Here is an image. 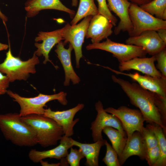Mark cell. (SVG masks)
Instances as JSON below:
<instances>
[{
  "label": "cell",
  "instance_id": "8",
  "mask_svg": "<svg viewBox=\"0 0 166 166\" xmlns=\"http://www.w3.org/2000/svg\"><path fill=\"white\" fill-rule=\"evenodd\" d=\"M105 110L120 120L126 133L127 139L136 131L141 132L145 119L140 110L131 109L124 106H120L117 109L110 107Z\"/></svg>",
  "mask_w": 166,
  "mask_h": 166
},
{
  "label": "cell",
  "instance_id": "15",
  "mask_svg": "<svg viewBox=\"0 0 166 166\" xmlns=\"http://www.w3.org/2000/svg\"><path fill=\"white\" fill-rule=\"evenodd\" d=\"M113 26L110 20L98 14L93 16L91 18L85 37L91 38L92 43H99L112 34Z\"/></svg>",
  "mask_w": 166,
  "mask_h": 166
},
{
  "label": "cell",
  "instance_id": "18",
  "mask_svg": "<svg viewBox=\"0 0 166 166\" xmlns=\"http://www.w3.org/2000/svg\"><path fill=\"white\" fill-rule=\"evenodd\" d=\"M70 137L64 135L60 140V144L50 150L40 151L31 149L28 154L29 159L34 163H38L47 158L61 160L66 157L68 149L73 146Z\"/></svg>",
  "mask_w": 166,
  "mask_h": 166
},
{
  "label": "cell",
  "instance_id": "32",
  "mask_svg": "<svg viewBox=\"0 0 166 166\" xmlns=\"http://www.w3.org/2000/svg\"><path fill=\"white\" fill-rule=\"evenodd\" d=\"M160 151L158 146L147 149L145 160L150 166H154L159 159Z\"/></svg>",
  "mask_w": 166,
  "mask_h": 166
},
{
  "label": "cell",
  "instance_id": "25",
  "mask_svg": "<svg viewBox=\"0 0 166 166\" xmlns=\"http://www.w3.org/2000/svg\"><path fill=\"white\" fill-rule=\"evenodd\" d=\"M98 14L94 0H80L77 11L70 22L71 25L77 24L82 18L87 16H93Z\"/></svg>",
  "mask_w": 166,
  "mask_h": 166
},
{
  "label": "cell",
  "instance_id": "22",
  "mask_svg": "<svg viewBox=\"0 0 166 166\" xmlns=\"http://www.w3.org/2000/svg\"><path fill=\"white\" fill-rule=\"evenodd\" d=\"M73 146L81 149L86 158L85 165L87 166H98L99 156L101 147L105 145V140H100L90 144L82 143L70 137Z\"/></svg>",
  "mask_w": 166,
  "mask_h": 166
},
{
  "label": "cell",
  "instance_id": "1",
  "mask_svg": "<svg viewBox=\"0 0 166 166\" xmlns=\"http://www.w3.org/2000/svg\"><path fill=\"white\" fill-rule=\"evenodd\" d=\"M112 79L118 84L129 98L130 103L138 108L143 115L145 121L154 123L162 128L166 135V128L162 123L160 111L156 105L155 93L146 90L138 83L128 81L112 75Z\"/></svg>",
  "mask_w": 166,
  "mask_h": 166
},
{
  "label": "cell",
  "instance_id": "21",
  "mask_svg": "<svg viewBox=\"0 0 166 166\" xmlns=\"http://www.w3.org/2000/svg\"><path fill=\"white\" fill-rule=\"evenodd\" d=\"M25 9L29 18L37 15L39 12L45 9H53L64 11L68 13L71 18L75 12L64 5L60 0H28L25 3Z\"/></svg>",
  "mask_w": 166,
  "mask_h": 166
},
{
  "label": "cell",
  "instance_id": "19",
  "mask_svg": "<svg viewBox=\"0 0 166 166\" xmlns=\"http://www.w3.org/2000/svg\"><path fill=\"white\" fill-rule=\"evenodd\" d=\"M107 0V5L110 11L115 13L120 19L117 26L114 30L115 34L117 35L121 31H127L129 34L132 29L128 13L131 3L128 0Z\"/></svg>",
  "mask_w": 166,
  "mask_h": 166
},
{
  "label": "cell",
  "instance_id": "34",
  "mask_svg": "<svg viewBox=\"0 0 166 166\" xmlns=\"http://www.w3.org/2000/svg\"><path fill=\"white\" fill-rule=\"evenodd\" d=\"M156 31L160 38L166 43V28L160 29Z\"/></svg>",
  "mask_w": 166,
  "mask_h": 166
},
{
  "label": "cell",
  "instance_id": "27",
  "mask_svg": "<svg viewBox=\"0 0 166 166\" xmlns=\"http://www.w3.org/2000/svg\"><path fill=\"white\" fill-rule=\"evenodd\" d=\"M105 145L106 146V151L103 161L107 166H120L117 152L105 140Z\"/></svg>",
  "mask_w": 166,
  "mask_h": 166
},
{
  "label": "cell",
  "instance_id": "37",
  "mask_svg": "<svg viewBox=\"0 0 166 166\" xmlns=\"http://www.w3.org/2000/svg\"><path fill=\"white\" fill-rule=\"evenodd\" d=\"M0 18L1 19L3 22L5 23L7 21L8 18L0 10Z\"/></svg>",
  "mask_w": 166,
  "mask_h": 166
},
{
  "label": "cell",
  "instance_id": "23",
  "mask_svg": "<svg viewBox=\"0 0 166 166\" xmlns=\"http://www.w3.org/2000/svg\"><path fill=\"white\" fill-rule=\"evenodd\" d=\"M111 141L112 147L117 152L118 157L121 154L126 144L127 136L119 131L111 127H106L102 130Z\"/></svg>",
  "mask_w": 166,
  "mask_h": 166
},
{
  "label": "cell",
  "instance_id": "28",
  "mask_svg": "<svg viewBox=\"0 0 166 166\" xmlns=\"http://www.w3.org/2000/svg\"><path fill=\"white\" fill-rule=\"evenodd\" d=\"M141 133L147 148H152L158 145V140L156 134L148 126L143 127Z\"/></svg>",
  "mask_w": 166,
  "mask_h": 166
},
{
  "label": "cell",
  "instance_id": "12",
  "mask_svg": "<svg viewBox=\"0 0 166 166\" xmlns=\"http://www.w3.org/2000/svg\"><path fill=\"white\" fill-rule=\"evenodd\" d=\"M84 107L83 104L80 103L72 109L61 111H54L49 108L45 109L43 115L53 120L62 127L64 135L70 137L73 135L74 127L79 119L73 120L74 117Z\"/></svg>",
  "mask_w": 166,
  "mask_h": 166
},
{
  "label": "cell",
  "instance_id": "10",
  "mask_svg": "<svg viewBox=\"0 0 166 166\" xmlns=\"http://www.w3.org/2000/svg\"><path fill=\"white\" fill-rule=\"evenodd\" d=\"M69 23H67L63 27L52 31L45 32H39L37 36L35 39V42L42 41L41 43L35 42L34 44L37 49L34 52L38 56H43L45 60L43 62L44 64H46L47 62H51L55 68H57L49 59V53L51 49L57 44L62 40H64L65 34L70 27Z\"/></svg>",
  "mask_w": 166,
  "mask_h": 166
},
{
  "label": "cell",
  "instance_id": "36",
  "mask_svg": "<svg viewBox=\"0 0 166 166\" xmlns=\"http://www.w3.org/2000/svg\"><path fill=\"white\" fill-rule=\"evenodd\" d=\"M42 166H58L60 165V163H58L56 164H49L47 162H45L43 160H41L40 162Z\"/></svg>",
  "mask_w": 166,
  "mask_h": 166
},
{
  "label": "cell",
  "instance_id": "38",
  "mask_svg": "<svg viewBox=\"0 0 166 166\" xmlns=\"http://www.w3.org/2000/svg\"><path fill=\"white\" fill-rule=\"evenodd\" d=\"M9 48V45L5 44L0 42V51L7 49Z\"/></svg>",
  "mask_w": 166,
  "mask_h": 166
},
{
  "label": "cell",
  "instance_id": "6",
  "mask_svg": "<svg viewBox=\"0 0 166 166\" xmlns=\"http://www.w3.org/2000/svg\"><path fill=\"white\" fill-rule=\"evenodd\" d=\"M128 13L132 26V30L129 34L130 37L138 36L147 30L157 31L166 28V20L154 16L136 4L131 3Z\"/></svg>",
  "mask_w": 166,
  "mask_h": 166
},
{
  "label": "cell",
  "instance_id": "16",
  "mask_svg": "<svg viewBox=\"0 0 166 166\" xmlns=\"http://www.w3.org/2000/svg\"><path fill=\"white\" fill-rule=\"evenodd\" d=\"M156 59L155 55L150 57H136L126 61L120 63L119 71H129L135 70L145 75L160 78L162 77L160 72L155 65Z\"/></svg>",
  "mask_w": 166,
  "mask_h": 166
},
{
  "label": "cell",
  "instance_id": "17",
  "mask_svg": "<svg viewBox=\"0 0 166 166\" xmlns=\"http://www.w3.org/2000/svg\"><path fill=\"white\" fill-rule=\"evenodd\" d=\"M147 149L141 133L138 131L134 132L129 138L127 139L125 146L118 157L120 166L132 156H137L141 160H145Z\"/></svg>",
  "mask_w": 166,
  "mask_h": 166
},
{
  "label": "cell",
  "instance_id": "14",
  "mask_svg": "<svg viewBox=\"0 0 166 166\" xmlns=\"http://www.w3.org/2000/svg\"><path fill=\"white\" fill-rule=\"evenodd\" d=\"M103 67L117 74L128 76L136 81L143 88L166 98V78L163 77L156 78L146 75H142L137 72L134 73H125L113 69L108 67Z\"/></svg>",
  "mask_w": 166,
  "mask_h": 166
},
{
  "label": "cell",
  "instance_id": "35",
  "mask_svg": "<svg viewBox=\"0 0 166 166\" xmlns=\"http://www.w3.org/2000/svg\"><path fill=\"white\" fill-rule=\"evenodd\" d=\"M132 3L136 4L139 6L148 3L152 0H128Z\"/></svg>",
  "mask_w": 166,
  "mask_h": 166
},
{
  "label": "cell",
  "instance_id": "33",
  "mask_svg": "<svg viewBox=\"0 0 166 166\" xmlns=\"http://www.w3.org/2000/svg\"><path fill=\"white\" fill-rule=\"evenodd\" d=\"M10 82L8 77L0 72V95L6 93Z\"/></svg>",
  "mask_w": 166,
  "mask_h": 166
},
{
  "label": "cell",
  "instance_id": "5",
  "mask_svg": "<svg viewBox=\"0 0 166 166\" xmlns=\"http://www.w3.org/2000/svg\"><path fill=\"white\" fill-rule=\"evenodd\" d=\"M6 93L19 105L20 108L19 114L21 117L32 114L43 115L46 104L53 100H57L64 105L67 104V94L63 92L52 95L39 93L33 97H22L10 90H7Z\"/></svg>",
  "mask_w": 166,
  "mask_h": 166
},
{
  "label": "cell",
  "instance_id": "31",
  "mask_svg": "<svg viewBox=\"0 0 166 166\" xmlns=\"http://www.w3.org/2000/svg\"><path fill=\"white\" fill-rule=\"evenodd\" d=\"M157 62V68L162 76L166 78V49L164 48L155 55Z\"/></svg>",
  "mask_w": 166,
  "mask_h": 166
},
{
  "label": "cell",
  "instance_id": "29",
  "mask_svg": "<svg viewBox=\"0 0 166 166\" xmlns=\"http://www.w3.org/2000/svg\"><path fill=\"white\" fill-rule=\"evenodd\" d=\"M97 1L98 4L97 8L99 14L106 17L110 21L113 26H116L117 19L111 13L108 8L106 0Z\"/></svg>",
  "mask_w": 166,
  "mask_h": 166
},
{
  "label": "cell",
  "instance_id": "26",
  "mask_svg": "<svg viewBox=\"0 0 166 166\" xmlns=\"http://www.w3.org/2000/svg\"><path fill=\"white\" fill-rule=\"evenodd\" d=\"M143 10L158 18L166 19V0H152L140 6Z\"/></svg>",
  "mask_w": 166,
  "mask_h": 166
},
{
  "label": "cell",
  "instance_id": "2",
  "mask_svg": "<svg viewBox=\"0 0 166 166\" xmlns=\"http://www.w3.org/2000/svg\"><path fill=\"white\" fill-rule=\"evenodd\" d=\"M0 129L5 138L16 145L30 147L38 144L34 131L19 113L0 114Z\"/></svg>",
  "mask_w": 166,
  "mask_h": 166
},
{
  "label": "cell",
  "instance_id": "9",
  "mask_svg": "<svg viewBox=\"0 0 166 166\" xmlns=\"http://www.w3.org/2000/svg\"><path fill=\"white\" fill-rule=\"evenodd\" d=\"M95 107L97 114L95 120L92 122L90 127L94 142L103 139L102 135V130L108 126L118 130L124 136H127L120 120L115 115L106 112L101 101H98L95 103Z\"/></svg>",
  "mask_w": 166,
  "mask_h": 166
},
{
  "label": "cell",
  "instance_id": "3",
  "mask_svg": "<svg viewBox=\"0 0 166 166\" xmlns=\"http://www.w3.org/2000/svg\"><path fill=\"white\" fill-rule=\"evenodd\" d=\"M21 118L32 128L38 144L44 148L57 145L64 135L59 125L43 115L32 114L21 117Z\"/></svg>",
  "mask_w": 166,
  "mask_h": 166
},
{
  "label": "cell",
  "instance_id": "30",
  "mask_svg": "<svg viewBox=\"0 0 166 166\" xmlns=\"http://www.w3.org/2000/svg\"><path fill=\"white\" fill-rule=\"evenodd\" d=\"M84 157L81 149H74L72 147L70 148L69 153L66 157L67 163L71 166H79L80 160Z\"/></svg>",
  "mask_w": 166,
  "mask_h": 166
},
{
  "label": "cell",
  "instance_id": "39",
  "mask_svg": "<svg viewBox=\"0 0 166 166\" xmlns=\"http://www.w3.org/2000/svg\"><path fill=\"white\" fill-rule=\"evenodd\" d=\"M72 6H73L76 7L78 4V0H72Z\"/></svg>",
  "mask_w": 166,
  "mask_h": 166
},
{
  "label": "cell",
  "instance_id": "11",
  "mask_svg": "<svg viewBox=\"0 0 166 166\" xmlns=\"http://www.w3.org/2000/svg\"><path fill=\"white\" fill-rule=\"evenodd\" d=\"M92 17L91 15L87 16L79 23L71 25L65 36L63 43L65 45L69 42L72 46L75 52L76 66L77 68L80 67V60L82 57V45Z\"/></svg>",
  "mask_w": 166,
  "mask_h": 166
},
{
  "label": "cell",
  "instance_id": "20",
  "mask_svg": "<svg viewBox=\"0 0 166 166\" xmlns=\"http://www.w3.org/2000/svg\"><path fill=\"white\" fill-rule=\"evenodd\" d=\"M64 46L61 41L57 45L55 50L65 71V77L64 85L65 86H69L70 81L74 85L78 84L80 79L75 72L71 61V52L73 49V47L69 43L68 49H65Z\"/></svg>",
  "mask_w": 166,
  "mask_h": 166
},
{
  "label": "cell",
  "instance_id": "13",
  "mask_svg": "<svg viewBox=\"0 0 166 166\" xmlns=\"http://www.w3.org/2000/svg\"><path fill=\"white\" fill-rule=\"evenodd\" d=\"M125 43L140 47L152 56L166 48V43L160 38L157 31L153 30H147L138 36L130 37L126 40Z\"/></svg>",
  "mask_w": 166,
  "mask_h": 166
},
{
  "label": "cell",
  "instance_id": "7",
  "mask_svg": "<svg viewBox=\"0 0 166 166\" xmlns=\"http://www.w3.org/2000/svg\"><path fill=\"white\" fill-rule=\"evenodd\" d=\"M102 42L89 44L88 50L100 49L109 52L120 63L127 61L136 57H145L146 52L142 48L135 45L124 44L112 41L108 38Z\"/></svg>",
  "mask_w": 166,
  "mask_h": 166
},
{
  "label": "cell",
  "instance_id": "4",
  "mask_svg": "<svg viewBox=\"0 0 166 166\" xmlns=\"http://www.w3.org/2000/svg\"><path fill=\"white\" fill-rule=\"evenodd\" d=\"M9 48L5 59L0 64V72L6 74L10 82L15 80L26 81L30 73H36L35 66L40 62L38 57L34 52L31 58L23 61L13 55L10 44Z\"/></svg>",
  "mask_w": 166,
  "mask_h": 166
},
{
  "label": "cell",
  "instance_id": "24",
  "mask_svg": "<svg viewBox=\"0 0 166 166\" xmlns=\"http://www.w3.org/2000/svg\"><path fill=\"white\" fill-rule=\"evenodd\" d=\"M147 126L151 128L156 134L160 151V157L154 166H166V139L162 128L154 123H150Z\"/></svg>",
  "mask_w": 166,
  "mask_h": 166
}]
</instances>
